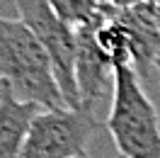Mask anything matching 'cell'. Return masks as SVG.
<instances>
[{
	"label": "cell",
	"instance_id": "6da1fadb",
	"mask_svg": "<svg viewBox=\"0 0 160 158\" xmlns=\"http://www.w3.org/2000/svg\"><path fill=\"white\" fill-rule=\"evenodd\" d=\"M0 88L39 109L68 107L49 54L20 17H0Z\"/></svg>",
	"mask_w": 160,
	"mask_h": 158
},
{
	"label": "cell",
	"instance_id": "7a4b0ae2",
	"mask_svg": "<svg viewBox=\"0 0 160 158\" xmlns=\"http://www.w3.org/2000/svg\"><path fill=\"white\" fill-rule=\"evenodd\" d=\"M107 129L119 158H160V119L133 66L114 68Z\"/></svg>",
	"mask_w": 160,
	"mask_h": 158
},
{
	"label": "cell",
	"instance_id": "3957f363",
	"mask_svg": "<svg viewBox=\"0 0 160 158\" xmlns=\"http://www.w3.org/2000/svg\"><path fill=\"white\" fill-rule=\"evenodd\" d=\"M100 129L97 114L88 109H41L32 119L20 158H78Z\"/></svg>",
	"mask_w": 160,
	"mask_h": 158
},
{
	"label": "cell",
	"instance_id": "277c9868",
	"mask_svg": "<svg viewBox=\"0 0 160 158\" xmlns=\"http://www.w3.org/2000/svg\"><path fill=\"white\" fill-rule=\"evenodd\" d=\"M15 8L20 12V20L49 54L68 109H80L75 88V27L61 20L49 0H15Z\"/></svg>",
	"mask_w": 160,
	"mask_h": 158
},
{
	"label": "cell",
	"instance_id": "5b68a950",
	"mask_svg": "<svg viewBox=\"0 0 160 158\" xmlns=\"http://www.w3.org/2000/svg\"><path fill=\"white\" fill-rule=\"evenodd\" d=\"M75 88L80 109L92 114L114 90V63L95 41V22L75 29Z\"/></svg>",
	"mask_w": 160,
	"mask_h": 158
},
{
	"label": "cell",
	"instance_id": "8992f818",
	"mask_svg": "<svg viewBox=\"0 0 160 158\" xmlns=\"http://www.w3.org/2000/svg\"><path fill=\"white\" fill-rule=\"evenodd\" d=\"M114 17L129 37L131 66L138 78H146L148 71L155 68L160 61V24L155 15V0L141 3L129 10H114Z\"/></svg>",
	"mask_w": 160,
	"mask_h": 158
},
{
	"label": "cell",
	"instance_id": "52a82bcc",
	"mask_svg": "<svg viewBox=\"0 0 160 158\" xmlns=\"http://www.w3.org/2000/svg\"><path fill=\"white\" fill-rule=\"evenodd\" d=\"M39 112V107L20 102L0 88V158H20L27 129Z\"/></svg>",
	"mask_w": 160,
	"mask_h": 158
},
{
	"label": "cell",
	"instance_id": "ba28073f",
	"mask_svg": "<svg viewBox=\"0 0 160 158\" xmlns=\"http://www.w3.org/2000/svg\"><path fill=\"white\" fill-rule=\"evenodd\" d=\"M51 8L56 10L63 22H68L70 27H82V24H90L97 17H102L104 5L100 0H49Z\"/></svg>",
	"mask_w": 160,
	"mask_h": 158
},
{
	"label": "cell",
	"instance_id": "9c48e42d",
	"mask_svg": "<svg viewBox=\"0 0 160 158\" xmlns=\"http://www.w3.org/2000/svg\"><path fill=\"white\" fill-rule=\"evenodd\" d=\"M100 3L112 8V10H129V8H136V5L148 3V0H100Z\"/></svg>",
	"mask_w": 160,
	"mask_h": 158
},
{
	"label": "cell",
	"instance_id": "30bf717a",
	"mask_svg": "<svg viewBox=\"0 0 160 158\" xmlns=\"http://www.w3.org/2000/svg\"><path fill=\"white\" fill-rule=\"evenodd\" d=\"M155 15H158V24H160V0H155Z\"/></svg>",
	"mask_w": 160,
	"mask_h": 158
},
{
	"label": "cell",
	"instance_id": "8fae6325",
	"mask_svg": "<svg viewBox=\"0 0 160 158\" xmlns=\"http://www.w3.org/2000/svg\"><path fill=\"white\" fill-rule=\"evenodd\" d=\"M155 71H158V78H160V61L155 63Z\"/></svg>",
	"mask_w": 160,
	"mask_h": 158
},
{
	"label": "cell",
	"instance_id": "7c38bea8",
	"mask_svg": "<svg viewBox=\"0 0 160 158\" xmlns=\"http://www.w3.org/2000/svg\"><path fill=\"white\" fill-rule=\"evenodd\" d=\"M78 158H88V156H78Z\"/></svg>",
	"mask_w": 160,
	"mask_h": 158
}]
</instances>
